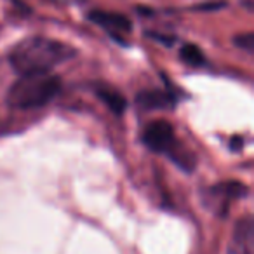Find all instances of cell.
I'll list each match as a JSON object with an SVG mask.
<instances>
[{"mask_svg":"<svg viewBox=\"0 0 254 254\" xmlns=\"http://www.w3.org/2000/svg\"><path fill=\"white\" fill-rule=\"evenodd\" d=\"M73 56L75 51L68 44L47 37H30L12 47L9 63L21 75L47 73Z\"/></svg>","mask_w":254,"mask_h":254,"instance_id":"obj_1","label":"cell"},{"mask_svg":"<svg viewBox=\"0 0 254 254\" xmlns=\"http://www.w3.org/2000/svg\"><path fill=\"white\" fill-rule=\"evenodd\" d=\"M61 91V80L54 73L21 75L7 91V103L14 110H33L51 103Z\"/></svg>","mask_w":254,"mask_h":254,"instance_id":"obj_2","label":"cell"},{"mask_svg":"<svg viewBox=\"0 0 254 254\" xmlns=\"http://www.w3.org/2000/svg\"><path fill=\"white\" fill-rule=\"evenodd\" d=\"M143 143L152 152L169 157L183 171H191L195 167V157L181 145L174 132L173 124H169L167 120L159 119L150 122L143 131Z\"/></svg>","mask_w":254,"mask_h":254,"instance_id":"obj_3","label":"cell"},{"mask_svg":"<svg viewBox=\"0 0 254 254\" xmlns=\"http://www.w3.org/2000/svg\"><path fill=\"white\" fill-rule=\"evenodd\" d=\"M89 19L94 25L101 26L105 32H108L113 39L122 40L124 35L131 32L132 25L126 16L119 14V12H108V11H92L89 12Z\"/></svg>","mask_w":254,"mask_h":254,"instance_id":"obj_4","label":"cell"},{"mask_svg":"<svg viewBox=\"0 0 254 254\" xmlns=\"http://www.w3.org/2000/svg\"><path fill=\"white\" fill-rule=\"evenodd\" d=\"M254 242V226L251 216L239 219L233 230L232 240H230L228 253L230 254H253Z\"/></svg>","mask_w":254,"mask_h":254,"instance_id":"obj_5","label":"cell"},{"mask_svg":"<svg viewBox=\"0 0 254 254\" xmlns=\"http://www.w3.org/2000/svg\"><path fill=\"white\" fill-rule=\"evenodd\" d=\"M247 193V187L240 181H228L209 190V198L212 200V209H219L225 212L228 207V200L232 198H242Z\"/></svg>","mask_w":254,"mask_h":254,"instance_id":"obj_6","label":"cell"},{"mask_svg":"<svg viewBox=\"0 0 254 254\" xmlns=\"http://www.w3.org/2000/svg\"><path fill=\"white\" fill-rule=\"evenodd\" d=\"M94 91H96V96H98L115 115L124 113V110H126V106H127V101L117 89L110 87V85H105V84H99V85H96Z\"/></svg>","mask_w":254,"mask_h":254,"instance_id":"obj_7","label":"cell"},{"mask_svg":"<svg viewBox=\"0 0 254 254\" xmlns=\"http://www.w3.org/2000/svg\"><path fill=\"white\" fill-rule=\"evenodd\" d=\"M138 105L145 110H160L169 108L174 105V98L164 91H143L138 94Z\"/></svg>","mask_w":254,"mask_h":254,"instance_id":"obj_8","label":"cell"},{"mask_svg":"<svg viewBox=\"0 0 254 254\" xmlns=\"http://www.w3.org/2000/svg\"><path fill=\"white\" fill-rule=\"evenodd\" d=\"M180 54H181V60H183L187 64H190V66L197 68V66H202V64L205 63L204 53H202L197 46H193V44H185V46L181 47Z\"/></svg>","mask_w":254,"mask_h":254,"instance_id":"obj_9","label":"cell"},{"mask_svg":"<svg viewBox=\"0 0 254 254\" xmlns=\"http://www.w3.org/2000/svg\"><path fill=\"white\" fill-rule=\"evenodd\" d=\"M235 44L239 47L246 51H253V44H254V35L253 33H242L240 37H235Z\"/></svg>","mask_w":254,"mask_h":254,"instance_id":"obj_10","label":"cell"}]
</instances>
